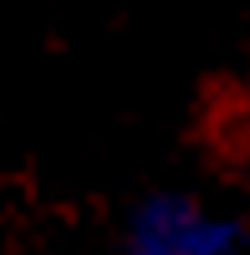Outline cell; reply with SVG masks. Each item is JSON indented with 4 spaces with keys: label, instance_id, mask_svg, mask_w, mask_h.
<instances>
[{
    "label": "cell",
    "instance_id": "6da1fadb",
    "mask_svg": "<svg viewBox=\"0 0 250 255\" xmlns=\"http://www.w3.org/2000/svg\"><path fill=\"white\" fill-rule=\"evenodd\" d=\"M240 220L210 209L194 194H148L123 230L128 255H240Z\"/></svg>",
    "mask_w": 250,
    "mask_h": 255
}]
</instances>
